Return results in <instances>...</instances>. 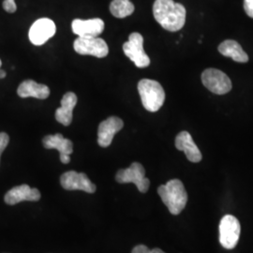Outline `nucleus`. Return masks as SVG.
Here are the masks:
<instances>
[{
  "mask_svg": "<svg viewBox=\"0 0 253 253\" xmlns=\"http://www.w3.org/2000/svg\"><path fill=\"white\" fill-rule=\"evenodd\" d=\"M153 14L156 21L162 27L171 32L179 31L186 23V8L172 0H156L153 5Z\"/></svg>",
  "mask_w": 253,
  "mask_h": 253,
  "instance_id": "nucleus-1",
  "label": "nucleus"
},
{
  "mask_svg": "<svg viewBox=\"0 0 253 253\" xmlns=\"http://www.w3.org/2000/svg\"><path fill=\"white\" fill-rule=\"evenodd\" d=\"M158 193L172 215H179L186 208L188 193L179 179H172L160 186Z\"/></svg>",
  "mask_w": 253,
  "mask_h": 253,
  "instance_id": "nucleus-2",
  "label": "nucleus"
},
{
  "mask_svg": "<svg viewBox=\"0 0 253 253\" xmlns=\"http://www.w3.org/2000/svg\"><path fill=\"white\" fill-rule=\"evenodd\" d=\"M138 91L145 110L154 113L162 108L165 100V92L159 82L142 79L138 83Z\"/></svg>",
  "mask_w": 253,
  "mask_h": 253,
  "instance_id": "nucleus-3",
  "label": "nucleus"
},
{
  "mask_svg": "<svg viewBox=\"0 0 253 253\" xmlns=\"http://www.w3.org/2000/svg\"><path fill=\"white\" fill-rule=\"evenodd\" d=\"M123 51L136 67L143 69L150 65V59L144 50V38L140 33L133 32L129 35L128 41L123 44Z\"/></svg>",
  "mask_w": 253,
  "mask_h": 253,
  "instance_id": "nucleus-4",
  "label": "nucleus"
},
{
  "mask_svg": "<svg viewBox=\"0 0 253 253\" xmlns=\"http://www.w3.org/2000/svg\"><path fill=\"white\" fill-rule=\"evenodd\" d=\"M76 53L103 58L109 54V48L104 40L98 37H78L73 43Z\"/></svg>",
  "mask_w": 253,
  "mask_h": 253,
  "instance_id": "nucleus-5",
  "label": "nucleus"
},
{
  "mask_svg": "<svg viewBox=\"0 0 253 253\" xmlns=\"http://www.w3.org/2000/svg\"><path fill=\"white\" fill-rule=\"evenodd\" d=\"M116 180L120 184L133 183L142 193H145L150 186V181L145 177V168L139 163H131L128 168L119 170L116 175Z\"/></svg>",
  "mask_w": 253,
  "mask_h": 253,
  "instance_id": "nucleus-6",
  "label": "nucleus"
},
{
  "mask_svg": "<svg viewBox=\"0 0 253 253\" xmlns=\"http://www.w3.org/2000/svg\"><path fill=\"white\" fill-rule=\"evenodd\" d=\"M240 223L233 215H226L219 223V242L227 250H233L239 241Z\"/></svg>",
  "mask_w": 253,
  "mask_h": 253,
  "instance_id": "nucleus-7",
  "label": "nucleus"
},
{
  "mask_svg": "<svg viewBox=\"0 0 253 253\" xmlns=\"http://www.w3.org/2000/svg\"><path fill=\"white\" fill-rule=\"evenodd\" d=\"M202 82L208 90L217 95H225L233 87L227 74L217 69L206 70L202 73Z\"/></svg>",
  "mask_w": 253,
  "mask_h": 253,
  "instance_id": "nucleus-8",
  "label": "nucleus"
},
{
  "mask_svg": "<svg viewBox=\"0 0 253 253\" xmlns=\"http://www.w3.org/2000/svg\"><path fill=\"white\" fill-rule=\"evenodd\" d=\"M56 27L54 21L49 18H41L31 26L29 29V40L34 45L44 44L48 40L54 36Z\"/></svg>",
  "mask_w": 253,
  "mask_h": 253,
  "instance_id": "nucleus-9",
  "label": "nucleus"
},
{
  "mask_svg": "<svg viewBox=\"0 0 253 253\" xmlns=\"http://www.w3.org/2000/svg\"><path fill=\"white\" fill-rule=\"evenodd\" d=\"M60 183L62 188L67 190H83L87 193H94L96 191V185L84 172L75 171L64 172L60 177Z\"/></svg>",
  "mask_w": 253,
  "mask_h": 253,
  "instance_id": "nucleus-10",
  "label": "nucleus"
},
{
  "mask_svg": "<svg viewBox=\"0 0 253 253\" xmlns=\"http://www.w3.org/2000/svg\"><path fill=\"white\" fill-rule=\"evenodd\" d=\"M42 144L46 149H56L60 154V161L64 164L71 162V155L73 152V142L62 134L57 133L54 135H47L42 139Z\"/></svg>",
  "mask_w": 253,
  "mask_h": 253,
  "instance_id": "nucleus-11",
  "label": "nucleus"
},
{
  "mask_svg": "<svg viewBox=\"0 0 253 253\" xmlns=\"http://www.w3.org/2000/svg\"><path fill=\"white\" fill-rule=\"evenodd\" d=\"M124 126V122L118 117H110L102 121L98 129V143L101 147H108L112 144L114 136Z\"/></svg>",
  "mask_w": 253,
  "mask_h": 253,
  "instance_id": "nucleus-12",
  "label": "nucleus"
},
{
  "mask_svg": "<svg viewBox=\"0 0 253 253\" xmlns=\"http://www.w3.org/2000/svg\"><path fill=\"white\" fill-rule=\"evenodd\" d=\"M41 199V192L37 189L30 188L27 184L14 187L13 189L9 190L6 195L4 201L7 205L14 206L24 201L29 202H37Z\"/></svg>",
  "mask_w": 253,
  "mask_h": 253,
  "instance_id": "nucleus-13",
  "label": "nucleus"
},
{
  "mask_svg": "<svg viewBox=\"0 0 253 253\" xmlns=\"http://www.w3.org/2000/svg\"><path fill=\"white\" fill-rule=\"evenodd\" d=\"M73 33L78 37H98L104 30V22L100 18L75 19L72 23Z\"/></svg>",
  "mask_w": 253,
  "mask_h": 253,
  "instance_id": "nucleus-14",
  "label": "nucleus"
},
{
  "mask_svg": "<svg viewBox=\"0 0 253 253\" xmlns=\"http://www.w3.org/2000/svg\"><path fill=\"white\" fill-rule=\"evenodd\" d=\"M175 147L176 149L183 151L187 159L191 163H197L202 161L203 156L194 143L192 137L188 131H181L175 138Z\"/></svg>",
  "mask_w": 253,
  "mask_h": 253,
  "instance_id": "nucleus-15",
  "label": "nucleus"
},
{
  "mask_svg": "<svg viewBox=\"0 0 253 253\" xmlns=\"http://www.w3.org/2000/svg\"><path fill=\"white\" fill-rule=\"evenodd\" d=\"M77 104V96L73 92L66 93L61 100V106L55 111V119L64 126H69L73 121V109Z\"/></svg>",
  "mask_w": 253,
  "mask_h": 253,
  "instance_id": "nucleus-16",
  "label": "nucleus"
},
{
  "mask_svg": "<svg viewBox=\"0 0 253 253\" xmlns=\"http://www.w3.org/2000/svg\"><path fill=\"white\" fill-rule=\"evenodd\" d=\"M17 94L21 98L32 97L39 100H45L50 95V89L45 84H38L33 80H26L19 85Z\"/></svg>",
  "mask_w": 253,
  "mask_h": 253,
  "instance_id": "nucleus-17",
  "label": "nucleus"
},
{
  "mask_svg": "<svg viewBox=\"0 0 253 253\" xmlns=\"http://www.w3.org/2000/svg\"><path fill=\"white\" fill-rule=\"evenodd\" d=\"M218 52L222 55L231 57L235 62L246 63L249 61V55L241 45L233 40H226L218 46Z\"/></svg>",
  "mask_w": 253,
  "mask_h": 253,
  "instance_id": "nucleus-18",
  "label": "nucleus"
},
{
  "mask_svg": "<svg viewBox=\"0 0 253 253\" xmlns=\"http://www.w3.org/2000/svg\"><path fill=\"white\" fill-rule=\"evenodd\" d=\"M134 9L130 0H113L110 4V11L117 18H126L133 13Z\"/></svg>",
  "mask_w": 253,
  "mask_h": 253,
  "instance_id": "nucleus-19",
  "label": "nucleus"
},
{
  "mask_svg": "<svg viewBox=\"0 0 253 253\" xmlns=\"http://www.w3.org/2000/svg\"><path fill=\"white\" fill-rule=\"evenodd\" d=\"M2 6H3V9L9 13H13L17 9V6L14 0H4Z\"/></svg>",
  "mask_w": 253,
  "mask_h": 253,
  "instance_id": "nucleus-20",
  "label": "nucleus"
},
{
  "mask_svg": "<svg viewBox=\"0 0 253 253\" xmlns=\"http://www.w3.org/2000/svg\"><path fill=\"white\" fill-rule=\"evenodd\" d=\"M9 137L5 132H0V158L1 154L6 149V147L9 145Z\"/></svg>",
  "mask_w": 253,
  "mask_h": 253,
  "instance_id": "nucleus-21",
  "label": "nucleus"
},
{
  "mask_svg": "<svg viewBox=\"0 0 253 253\" xmlns=\"http://www.w3.org/2000/svg\"><path fill=\"white\" fill-rule=\"evenodd\" d=\"M244 9L246 13L253 18V0H244Z\"/></svg>",
  "mask_w": 253,
  "mask_h": 253,
  "instance_id": "nucleus-22",
  "label": "nucleus"
},
{
  "mask_svg": "<svg viewBox=\"0 0 253 253\" xmlns=\"http://www.w3.org/2000/svg\"><path fill=\"white\" fill-rule=\"evenodd\" d=\"M131 253H151V251L145 245H138L133 248Z\"/></svg>",
  "mask_w": 253,
  "mask_h": 253,
  "instance_id": "nucleus-23",
  "label": "nucleus"
},
{
  "mask_svg": "<svg viewBox=\"0 0 253 253\" xmlns=\"http://www.w3.org/2000/svg\"><path fill=\"white\" fill-rule=\"evenodd\" d=\"M6 72L5 71H2V70H0V79H4L5 77H6Z\"/></svg>",
  "mask_w": 253,
  "mask_h": 253,
  "instance_id": "nucleus-24",
  "label": "nucleus"
},
{
  "mask_svg": "<svg viewBox=\"0 0 253 253\" xmlns=\"http://www.w3.org/2000/svg\"><path fill=\"white\" fill-rule=\"evenodd\" d=\"M151 253H165L161 249H154L151 251Z\"/></svg>",
  "mask_w": 253,
  "mask_h": 253,
  "instance_id": "nucleus-25",
  "label": "nucleus"
},
{
  "mask_svg": "<svg viewBox=\"0 0 253 253\" xmlns=\"http://www.w3.org/2000/svg\"><path fill=\"white\" fill-rule=\"evenodd\" d=\"M1 65H2V61H1V59H0V68H1Z\"/></svg>",
  "mask_w": 253,
  "mask_h": 253,
  "instance_id": "nucleus-26",
  "label": "nucleus"
}]
</instances>
